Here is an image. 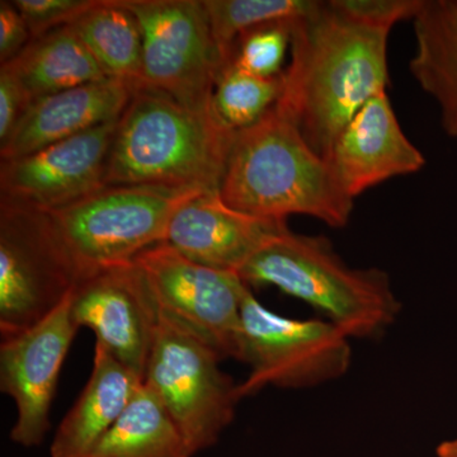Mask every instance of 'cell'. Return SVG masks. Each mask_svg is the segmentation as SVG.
Segmentation results:
<instances>
[{
	"mask_svg": "<svg viewBox=\"0 0 457 457\" xmlns=\"http://www.w3.org/2000/svg\"><path fill=\"white\" fill-rule=\"evenodd\" d=\"M200 188L104 186L50 212L79 279L102 267L132 262L163 243L174 212Z\"/></svg>",
	"mask_w": 457,
	"mask_h": 457,
	"instance_id": "5b68a950",
	"label": "cell"
},
{
	"mask_svg": "<svg viewBox=\"0 0 457 457\" xmlns=\"http://www.w3.org/2000/svg\"><path fill=\"white\" fill-rule=\"evenodd\" d=\"M389 33L342 16L328 2L294 22L293 57L278 106L326 161L354 114L386 90Z\"/></svg>",
	"mask_w": 457,
	"mask_h": 457,
	"instance_id": "6da1fadb",
	"label": "cell"
},
{
	"mask_svg": "<svg viewBox=\"0 0 457 457\" xmlns=\"http://www.w3.org/2000/svg\"><path fill=\"white\" fill-rule=\"evenodd\" d=\"M158 314L212 348L221 360L242 359V302L251 287L237 273L188 260L159 243L134 261Z\"/></svg>",
	"mask_w": 457,
	"mask_h": 457,
	"instance_id": "9c48e42d",
	"label": "cell"
},
{
	"mask_svg": "<svg viewBox=\"0 0 457 457\" xmlns=\"http://www.w3.org/2000/svg\"><path fill=\"white\" fill-rule=\"evenodd\" d=\"M71 314L113 359L145 380L158 311L134 262L102 267L80 278L71 294Z\"/></svg>",
	"mask_w": 457,
	"mask_h": 457,
	"instance_id": "7c38bea8",
	"label": "cell"
},
{
	"mask_svg": "<svg viewBox=\"0 0 457 457\" xmlns=\"http://www.w3.org/2000/svg\"><path fill=\"white\" fill-rule=\"evenodd\" d=\"M330 7L370 29L390 32L395 23L413 20L423 0H332Z\"/></svg>",
	"mask_w": 457,
	"mask_h": 457,
	"instance_id": "d4e9b609",
	"label": "cell"
},
{
	"mask_svg": "<svg viewBox=\"0 0 457 457\" xmlns=\"http://www.w3.org/2000/svg\"><path fill=\"white\" fill-rule=\"evenodd\" d=\"M163 403L143 383L87 457H194Z\"/></svg>",
	"mask_w": 457,
	"mask_h": 457,
	"instance_id": "ffe728a7",
	"label": "cell"
},
{
	"mask_svg": "<svg viewBox=\"0 0 457 457\" xmlns=\"http://www.w3.org/2000/svg\"><path fill=\"white\" fill-rule=\"evenodd\" d=\"M219 195L231 209L255 218L306 215L337 228L348 224L354 206L328 161L278 104L237 132Z\"/></svg>",
	"mask_w": 457,
	"mask_h": 457,
	"instance_id": "7a4b0ae2",
	"label": "cell"
},
{
	"mask_svg": "<svg viewBox=\"0 0 457 457\" xmlns=\"http://www.w3.org/2000/svg\"><path fill=\"white\" fill-rule=\"evenodd\" d=\"M320 4L315 0H204L225 65L243 33L269 23L300 20L314 13Z\"/></svg>",
	"mask_w": 457,
	"mask_h": 457,
	"instance_id": "603a6c76",
	"label": "cell"
},
{
	"mask_svg": "<svg viewBox=\"0 0 457 457\" xmlns=\"http://www.w3.org/2000/svg\"><path fill=\"white\" fill-rule=\"evenodd\" d=\"M413 29L411 73L440 108L444 131L457 137V0H423Z\"/></svg>",
	"mask_w": 457,
	"mask_h": 457,
	"instance_id": "ac0fdd59",
	"label": "cell"
},
{
	"mask_svg": "<svg viewBox=\"0 0 457 457\" xmlns=\"http://www.w3.org/2000/svg\"><path fill=\"white\" fill-rule=\"evenodd\" d=\"M71 294L40 323L0 343V390L17 411L11 440L26 449L40 446L50 431L60 371L80 329L71 314Z\"/></svg>",
	"mask_w": 457,
	"mask_h": 457,
	"instance_id": "8fae6325",
	"label": "cell"
},
{
	"mask_svg": "<svg viewBox=\"0 0 457 457\" xmlns=\"http://www.w3.org/2000/svg\"><path fill=\"white\" fill-rule=\"evenodd\" d=\"M143 32V80L186 106L210 110L225 66L201 0H120Z\"/></svg>",
	"mask_w": 457,
	"mask_h": 457,
	"instance_id": "30bf717a",
	"label": "cell"
},
{
	"mask_svg": "<svg viewBox=\"0 0 457 457\" xmlns=\"http://www.w3.org/2000/svg\"><path fill=\"white\" fill-rule=\"evenodd\" d=\"M79 36L108 78L140 86L143 32L137 18L120 0H97L69 25Z\"/></svg>",
	"mask_w": 457,
	"mask_h": 457,
	"instance_id": "44dd1931",
	"label": "cell"
},
{
	"mask_svg": "<svg viewBox=\"0 0 457 457\" xmlns=\"http://www.w3.org/2000/svg\"><path fill=\"white\" fill-rule=\"evenodd\" d=\"M436 453L437 457H457V437L442 442L438 445Z\"/></svg>",
	"mask_w": 457,
	"mask_h": 457,
	"instance_id": "f1b7e54d",
	"label": "cell"
},
{
	"mask_svg": "<svg viewBox=\"0 0 457 457\" xmlns=\"http://www.w3.org/2000/svg\"><path fill=\"white\" fill-rule=\"evenodd\" d=\"M97 0H14L32 37L71 25L96 5Z\"/></svg>",
	"mask_w": 457,
	"mask_h": 457,
	"instance_id": "484cf974",
	"label": "cell"
},
{
	"mask_svg": "<svg viewBox=\"0 0 457 457\" xmlns=\"http://www.w3.org/2000/svg\"><path fill=\"white\" fill-rule=\"evenodd\" d=\"M2 68L16 78L31 102L108 78L69 25L33 37Z\"/></svg>",
	"mask_w": 457,
	"mask_h": 457,
	"instance_id": "d6986e66",
	"label": "cell"
},
{
	"mask_svg": "<svg viewBox=\"0 0 457 457\" xmlns=\"http://www.w3.org/2000/svg\"><path fill=\"white\" fill-rule=\"evenodd\" d=\"M294 22L269 23L243 33L234 45L228 62L258 77L284 73L282 64L293 40Z\"/></svg>",
	"mask_w": 457,
	"mask_h": 457,
	"instance_id": "cb8c5ba5",
	"label": "cell"
},
{
	"mask_svg": "<svg viewBox=\"0 0 457 457\" xmlns=\"http://www.w3.org/2000/svg\"><path fill=\"white\" fill-rule=\"evenodd\" d=\"M351 338L330 321L276 314L252 288L242 302V359L251 371L237 384L240 398L267 386L305 389L342 378L352 362Z\"/></svg>",
	"mask_w": 457,
	"mask_h": 457,
	"instance_id": "52a82bcc",
	"label": "cell"
},
{
	"mask_svg": "<svg viewBox=\"0 0 457 457\" xmlns=\"http://www.w3.org/2000/svg\"><path fill=\"white\" fill-rule=\"evenodd\" d=\"M206 343L158 314L144 383L152 387L194 455L218 444L242 400Z\"/></svg>",
	"mask_w": 457,
	"mask_h": 457,
	"instance_id": "ba28073f",
	"label": "cell"
},
{
	"mask_svg": "<svg viewBox=\"0 0 457 457\" xmlns=\"http://www.w3.org/2000/svg\"><path fill=\"white\" fill-rule=\"evenodd\" d=\"M31 104L16 78L0 66V146L7 143Z\"/></svg>",
	"mask_w": 457,
	"mask_h": 457,
	"instance_id": "4316f807",
	"label": "cell"
},
{
	"mask_svg": "<svg viewBox=\"0 0 457 457\" xmlns=\"http://www.w3.org/2000/svg\"><path fill=\"white\" fill-rule=\"evenodd\" d=\"M144 381L96 343L92 374L62 418L51 442V457H87L117 422Z\"/></svg>",
	"mask_w": 457,
	"mask_h": 457,
	"instance_id": "e0dca14e",
	"label": "cell"
},
{
	"mask_svg": "<svg viewBox=\"0 0 457 457\" xmlns=\"http://www.w3.org/2000/svg\"><path fill=\"white\" fill-rule=\"evenodd\" d=\"M32 33L13 2H0V62L13 60L32 40Z\"/></svg>",
	"mask_w": 457,
	"mask_h": 457,
	"instance_id": "83f0119b",
	"label": "cell"
},
{
	"mask_svg": "<svg viewBox=\"0 0 457 457\" xmlns=\"http://www.w3.org/2000/svg\"><path fill=\"white\" fill-rule=\"evenodd\" d=\"M236 135L212 108L196 110L140 84L117 121L106 186L219 191Z\"/></svg>",
	"mask_w": 457,
	"mask_h": 457,
	"instance_id": "3957f363",
	"label": "cell"
},
{
	"mask_svg": "<svg viewBox=\"0 0 457 457\" xmlns=\"http://www.w3.org/2000/svg\"><path fill=\"white\" fill-rule=\"evenodd\" d=\"M79 272L50 212L0 201V335H17L59 308Z\"/></svg>",
	"mask_w": 457,
	"mask_h": 457,
	"instance_id": "8992f818",
	"label": "cell"
},
{
	"mask_svg": "<svg viewBox=\"0 0 457 457\" xmlns=\"http://www.w3.org/2000/svg\"><path fill=\"white\" fill-rule=\"evenodd\" d=\"M117 121L0 163V201L54 212L106 186Z\"/></svg>",
	"mask_w": 457,
	"mask_h": 457,
	"instance_id": "4fadbf2b",
	"label": "cell"
},
{
	"mask_svg": "<svg viewBox=\"0 0 457 457\" xmlns=\"http://www.w3.org/2000/svg\"><path fill=\"white\" fill-rule=\"evenodd\" d=\"M327 161L352 200L385 180L416 173L426 164L425 156L403 131L386 90L354 114Z\"/></svg>",
	"mask_w": 457,
	"mask_h": 457,
	"instance_id": "5bb4252c",
	"label": "cell"
},
{
	"mask_svg": "<svg viewBox=\"0 0 457 457\" xmlns=\"http://www.w3.org/2000/svg\"><path fill=\"white\" fill-rule=\"evenodd\" d=\"M284 88V73L258 77L228 62L213 87L212 111L230 130L242 131L260 121L278 104Z\"/></svg>",
	"mask_w": 457,
	"mask_h": 457,
	"instance_id": "7402d4cb",
	"label": "cell"
},
{
	"mask_svg": "<svg viewBox=\"0 0 457 457\" xmlns=\"http://www.w3.org/2000/svg\"><path fill=\"white\" fill-rule=\"evenodd\" d=\"M287 221L255 218L228 207L219 191L204 192L174 212L163 243L188 260L222 272H239Z\"/></svg>",
	"mask_w": 457,
	"mask_h": 457,
	"instance_id": "9a60e30c",
	"label": "cell"
},
{
	"mask_svg": "<svg viewBox=\"0 0 457 457\" xmlns=\"http://www.w3.org/2000/svg\"><path fill=\"white\" fill-rule=\"evenodd\" d=\"M237 276L251 287L273 286L309 303L351 339L378 338L402 311L383 270L352 269L326 237L288 227L270 237Z\"/></svg>",
	"mask_w": 457,
	"mask_h": 457,
	"instance_id": "277c9868",
	"label": "cell"
},
{
	"mask_svg": "<svg viewBox=\"0 0 457 457\" xmlns=\"http://www.w3.org/2000/svg\"><path fill=\"white\" fill-rule=\"evenodd\" d=\"M134 86L123 80L107 79L83 84L32 102L25 116L0 146L2 161L31 154L120 119Z\"/></svg>",
	"mask_w": 457,
	"mask_h": 457,
	"instance_id": "2e32d148",
	"label": "cell"
}]
</instances>
